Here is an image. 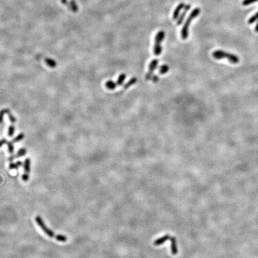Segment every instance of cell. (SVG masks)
Wrapping results in <instances>:
<instances>
[{"mask_svg":"<svg viewBox=\"0 0 258 258\" xmlns=\"http://www.w3.org/2000/svg\"><path fill=\"white\" fill-rule=\"evenodd\" d=\"M200 13V9L195 8L191 11L189 16L187 19L181 30V37L183 40H187L188 38L189 34V27L190 26L191 22L194 19H195L199 15Z\"/></svg>","mask_w":258,"mask_h":258,"instance_id":"cell-1","label":"cell"},{"mask_svg":"<svg viewBox=\"0 0 258 258\" xmlns=\"http://www.w3.org/2000/svg\"><path fill=\"white\" fill-rule=\"evenodd\" d=\"M213 57L216 59H227L229 60L232 63H238L240 59L239 58L234 55L228 53L226 51L222 50H216L212 54Z\"/></svg>","mask_w":258,"mask_h":258,"instance_id":"cell-2","label":"cell"},{"mask_svg":"<svg viewBox=\"0 0 258 258\" xmlns=\"http://www.w3.org/2000/svg\"><path fill=\"white\" fill-rule=\"evenodd\" d=\"M165 32L163 31H159L155 38V44L154 46V53L156 56H159L162 52L161 42L164 40Z\"/></svg>","mask_w":258,"mask_h":258,"instance_id":"cell-3","label":"cell"},{"mask_svg":"<svg viewBox=\"0 0 258 258\" xmlns=\"http://www.w3.org/2000/svg\"><path fill=\"white\" fill-rule=\"evenodd\" d=\"M35 221H36V224H37L41 228V229L44 232V233H45L47 235H48L49 237H50V238L56 237V235H55V234L54 233V232L52 230H51L50 228H49L46 225V224L44 222L43 220L42 219V218L40 216H36Z\"/></svg>","mask_w":258,"mask_h":258,"instance_id":"cell-4","label":"cell"},{"mask_svg":"<svg viewBox=\"0 0 258 258\" xmlns=\"http://www.w3.org/2000/svg\"><path fill=\"white\" fill-rule=\"evenodd\" d=\"M158 65V60L154 59L151 61L149 65V70L146 75V79L150 80L153 77V73L154 71L156 69L157 66Z\"/></svg>","mask_w":258,"mask_h":258,"instance_id":"cell-5","label":"cell"},{"mask_svg":"<svg viewBox=\"0 0 258 258\" xmlns=\"http://www.w3.org/2000/svg\"><path fill=\"white\" fill-rule=\"evenodd\" d=\"M191 7V6L190 4L185 5V7H184V8H183V11L182 12V13L180 14L179 17L178 18V20H177V23H176L177 25L179 26V25H181L182 24V23L183 22L184 19H185V16L187 15V13H188V11L190 10Z\"/></svg>","mask_w":258,"mask_h":258,"instance_id":"cell-6","label":"cell"},{"mask_svg":"<svg viewBox=\"0 0 258 258\" xmlns=\"http://www.w3.org/2000/svg\"><path fill=\"white\" fill-rule=\"evenodd\" d=\"M185 4H184L183 3H181L176 7V9L173 14V19L174 20H178V19L180 15V12L184 8V7H185Z\"/></svg>","mask_w":258,"mask_h":258,"instance_id":"cell-7","label":"cell"},{"mask_svg":"<svg viewBox=\"0 0 258 258\" xmlns=\"http://www.w3.org/2000/svg\"><path fill=\"white\" fill-rule=\"evenodd\" d=\"M170 235L166 234V235H164V236L161 237H160V238H158V239H157V240H155L154 242V246H160V245H161L164 244V243L166 241H167V240H170Z\"/></svg>","mask_w":258,"mask_h":258,"instance_id":"cell-8","label":"cell"},{"mask_svg":"<svg viewBox=\"0 0 258 258\" xmlns=\"http://www.w3.org/2000/svg\"><path fill=\"white\" fill-rule=\"evenodd\" d=\"M170 240L171 241V252L173 255H177L178 252V246H177L176 239L174 237H170Z\"/></svg>","mask_w":258,"mask_h":258,"instance_id":"cell-9","label":"cell"},{"mask_svg":"<svg viewBox=\"0 0 258 258\" xmlns=\"http://www.w3.org/2000/svg\"><path fill=\"white\" fill-rule=\"evenodd\" d=\"M26 154V150L25 148H22L20 149L18 151V152L16 153V155H14V156H12L10 157L9 158V161H13L14 159L25 156Z\"/></svg>","mask_w":258,"mask_h":258,"instance_id":"cell-10","label":"cell"},{"mask_svg":"<svg viewBox=\"0 0 258 258\" xmlns=\"http://www.w3.org/2000/svg\"><path fill=\"white\" fill-rule=\"evenodd\" d=\"M24 167L25 170V173L24 174L29 175V172H30L31 170V160L29 158L25 159L24 161Z\"/></svg>","mask_w":258,"mask_h":258,"instance_id":"cell-11","label":"cell"},{"mask_svg":"<svg viewBox=\"0 0 258 258\" xmlns=\"http://www.w3.org/2000/svg\"><path fill=\"white\" fill-rule=\"evenodd\" d=\"M45 63H46L47 65H48L50 68H55L56 66H57V63L56 62L52 59H50V58H46L45 59Z\"/></svg>","mask_w":258,"mask_h":258,"instance_id":"cell-12","label":"cell"},{"mask_svg":"<svg viewBox=\"0 0 258 258\" xmlns=\"http://www.w3.org/2000/svg\"><path fill=\"white\" fill-rule=\"evenodd\" d=\"M117 84L111 80L108 81V82L105 84V86L108 88V89L111 90H114L115 88L117 87Z\"/></svg>","mask_w":258,"mask_h":258,"instance_id":"cell-13","label":"cell"},{"mask_svg":"<svg viewBox=\"0 0 258 258\" xmlns=\"http://www.w3.org/2000/svg\"><path fill=\"white\" fill-rule=\"evenodd\" d=\"M137 82V78H135V77H134V78H131L129 82L124 85V88H125V89H127V88H128L129 87H130V86H131L132 85H134L135 84H136V83Z\"/></svg>","mask_w":258,"mask_h":258,"instance_id":"cell-14","label":"cell"},{"mask_svg":"<svg viewBox=\"0 0 258 258\" xmlns=\"http://www.w3.org/2000/svg\"><path fill=\"white\" fill-rule=\"evenodd\" d=\"M22 165V161H17L16 163H11L9 165V169H10V170H13V169H16V170H17V169H18L19 167L20 166H21Z\"/></svg>","mask_w":258,"mask_h":258,"instance_id":"cell-15","label":"cell"},{"mask_svg":"<svg viewBox=\"0 0 258 258\" xmlns=\"http://www.w3.org/2000/svg\"><path fill=\"white\" fill-rule=\"evenodd\" d=\"M69 8L71 9V10L73 12L76 13L78 11V6L74 0H72V1H71V3L69 4Z\"/></svg>","mask_w":258,"mask_h":258,"instance_id":"cell-16","label":"cell"},{"mask_svg":"<svg viewBox=\"0 0 258 258\" xmlns=\"http://www.w3.org/2000/svg\"><path fill=\"white\" fill-rule=\"evenodd\" d=\"M169 70V66L167 65H163L160 66L159 72L160 74H165Z\"/></svg>","mask_w":258,"mask_h":258,"instance_id":"cell-17","label":"cell"},{"mask_svg":"<svg viewBox=\"0 0 258 258\" xmlns=\"http://www.w3.org/2000/svg\"><path fill=\"white\" fill-rule=\"evenodd\" d=\"M126 74H124V73H122V74H121L119 77V78H118L117 82V85L118 86H121L123 84V83L124 82L125 79H126Z\"/></svg>","mask_w":258,"mask_h":258,"instance_id":"cell-18","label":"cell"},{"mask_svg":"<svg viewBox=\"0 0 258 258\" xmlns=\"http://www.w3.org/2000/svg\"><path fill=\"white\" fill-rule=\"evenodd\" d=\"M24 137H25V134H24V133H20L19 135H18L16 137H14V138L13 139L12 142H13V143L20 142V141H22V140H23V139H24Z\"/></svg>","mask_w":258,"mask_h":258,"instance_id":"cell-19","label":"cell"},{"mask_svg":"<svg viewBox=\"0 0 258 258\" xmlns=\"http://www.w3.org/2000/svg\"><path fill=\"white\" fill-rule=\"evenodd\" d=\"M56 240L61 241V242H65L67 241V237L63 235L62 234H59L56 236Z\"/></svg>","mask_w":258,"mask_h":258,"instance_id":"cell-20","label":"cell"},{"mask_svg":"<svg viewBox=\"0 0 258 258\" xmlns=\"http://www.w3.org/2000/svg\"><path fill=\"white\" fill-rule=\"evenodd\" d=\"M7 114H8V116H9V120L10 121V122L11 123H14L16 121V117H14V115H13V114H11V112H10V110L9 109H8V111H7Z\"/></svg>","mask_w":258,"mask_h":258,"instance_id":"cell-21","label":"cell"},{"mask_svg":"<svg viewBox=\"0 0 258 258\" xmlns=\"http://www.w3.org/2000/svg\"><path fill=\"white\" fill-rule=\"evenodd\" d=\"M9 109H3L0 110V124H1L3 122L4 119V115L5 114H7V111H8Z\"/></svg>","mask_w":258,"mask_h":258,"instance_id":"cell-22","label":"cell"},{"mask_svg":"<svg viewBox=\"0 0 258 258\" xmlns=\"http://www.w3.org/2000/svg\"><path fill=\"white\" fill-rule=\"evenodd\" d=\"M15 132V127L13 125H11L9 126L8 129V136L9 137H12Z\"/></svg>","mask_w":258,"mask_h":258,"instance_id":"cell-23","label":"cell"},{"mask_svg":"<svg viewBox=\"0 0 258 258\" xmlns=\"http://www.w3.org/2000/svg\"><path fill=\"white\" fill-rule=\"evenodd\" d=\"M13 142H7V145L8 146V151L10 154H13L14 152V146Z\"/></svg>","mask_w":258,"mask_h":258,"instance_id":"cell-24","label":"cell"},{"mask_svg":"<svg viewBox=\"0 0 258 258\" xmlns=\"http://www.w3.org/2000/svg\"><path fill=\"white\" fill-rule=\"evenodd\" d=\"M257 19H258V12L255 14V15L253 16L252 17H251V18H250V19L249 20V23L250 24H252L254 23V22L256 20H257Z\"/></svg>","mask_w":258,"mask_h":258,"instance_id":"cell-25","label":"cell"},{"mask_svg":"<svg viewBox=\"0 0 258 258\" xmlns=\"http://www.w3.org/2000/svg\"><path fill=\"white\" fill-rule=\"evenodd\" d=\"M256 1H258V0H244L243 2V4L244 5H248Z\"/></svg>","mask_w":258,"mask_h":258,"instance_id":"cell-26","label":"cell"},{"mask_svg":"<svg viewBox=\"0 0 258 258\" xmlns=\"http://www.w3.org/2000/svg\"><path fill=\"white\" fill-rule=\"evenodd\" d=\"M151 79H152V82H153L154 83H157V82H158V80H159V77H158L157 75H154V76L152 77Z\"/></svg>","mask_w":258,"mask_h":258,"instance_id":"cell-27","label":"cell"},{"mask_svg":"<svg viewBox=\"0 0 258 258\" xmlns=\"http://www.w3.org/2000/svg\"><path fill=\"white\" fill-rule=\"evenodd\" d=\"M7 140H6L5 139H4V138L2 139L1 140H0V148H1V147L3 145L7 144Z\"/></svg>","mask_w":258,"mask_h":258,"instance_id":"cell-28","label":"cell"},{"mask_svg":"<svg viewBox=\"0 0 258 258\" xmlns=\"http://www.w3.org/2000/svg\"><path fill=\"white\" fill-rule=\"evenodd\" d=\"M255 31L258 32V22H257V24H256V25L255 26Z\"/></svg>","mask_w":258,"mask_h":258,"instance_id":"cell-29","label":"cell"}]
</instances>
